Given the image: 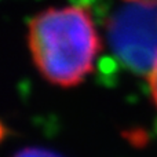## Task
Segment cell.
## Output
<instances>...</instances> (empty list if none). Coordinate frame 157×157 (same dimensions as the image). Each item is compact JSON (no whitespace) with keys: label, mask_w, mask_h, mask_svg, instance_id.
Segmentation results:
<instances>
[{"label":"cell","mask_w":157,"mask_h":157,"mask_svg":"<svg viewBox=\"0 0 157 157\" xmlns=\"http://www.w3.org/2000/svg\"><path fill=\"white\" fill-rule=\"evenodd\" d=\"M13 157H62L58 153L48 149H41V147H26L19 152H17Z\"/></svg>","instance_id":"cell-3"},{"label":"cell","mask_w":157,"mask_h":157,"mask_svg":"<svg viewBox=\"0 0 157 157\" xmlns=\"http://www.w3.org/2000/svg\"><path fill=\"white\" fill-rule=\"evenodd\" d=\"M28 47L35 66L48 83L73 87L92 71L101 43L88 11L66 6L33 17Z\"/></svg>","instance_id":"cell-1"},{"label":"cell","mask_w":157,"mask_h":157,"mask_svg":"<svg viewBox=\"0 0 157 157\" xmlns=\"http://www.w3.org/2000/svg\"><path fill=\"white\" fill-rule=\"evenodd\" d=\"M108 37L128 69L147 75L157 59V2L124 0L110 17Z\"/></svg>","instance_id":"cell-2"},{"label":"cell","mask_w":157,"mask_h":157,"mask_svg":"<svg viewBox=\"0 0 157 157\" xmlns=\"http://www.w3.org/2000/svg\"><path fill=\"white\" fill-rule=\"evenodd\" d=\"M156 2H157V0H156Z\"/></svg>","instance_id":"cell-5"},{"label":"cell","mask_w":157,"mask_h":157,"mask_svg":"<svg viewBox=\"0 0 157 157\" xmlns=\"http://www.w3.org/2000/svg\"><path fill=\"white\" fill-rule=\"evenodd\" d=\"M147 81H149V88H150V94L153 97V101L157 105V59L153 63L152 69L147 73Z\"/></svg>","instance_id":"cell-4"}]
</instances>
